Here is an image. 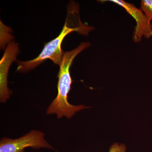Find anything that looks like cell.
<instances>
[{
  "instance_id": "obj_1",
  "label": "cell",
  "mask_w": 152,
  "mask_h": 152,
  "mask_svg": "<svg viewBox=\"0 0 152 152\" xmlns=\"http://www.w3.org/2000/svg\"><path fill=\"white\" fill-rule=\"evenodd\" d=\"M94 29L82 23L79 14V7L74 1L70 3L67 8V13L64 25L58 37L45 44L44 49L35 58L26 61H18L17 70L21 73L26 72L33 69L47 59L51 60L55 64L60 65L64 53L61 49V45L65 37L70 33L75 31L80 34L88 35Z\"/></svg>"
},
{
  "instance_id": "obj_2",
  "label": "cell",
  "mask_w": 152,
  "mask_h": 152,
  "mask_svg": "<svg viewBox=\"0 0 152 152\" xmlns=\"http://www.w3.org/2000/svg\"><path fill=\"white\" fill-rule=\"evenodd\" d=\"M90 45L88 42L82 43L76 48L64 54L58 75V94L48 108L47 114H56L58 118L64 116L70 118L76 112L87 108L82 105L71 104L68 101V95L72 83L70 72L71 66L75 57Z\"/></svg>"
},
{
  "instance_id": "obj_3",
  "label": "cell",
  "mask_w": 152,
  "mask_h": 152,
  "mask_svg": "<svg viewBox=\"0 0 152 152\" xmlns=\"http://www.w3.org/2000/svg\"><path fill=\"white\" fill-rule=\"evenodd\" d=\"M44 134L40 131H32L17 139L3 138L0 142V152H24L26 148H41L54 149L44 138Z\"/></svg>"
},
{
  "instance_id": "obj_4",
  "label": "cell",
  "mask_w": 152,
  "mask_h": 152,
  "mask_svg": "<svg viewBox=\"0 0 152 152\" xmlns=\"http://www.w3.org/2000/svg\"><path fill=\"white\" fill-rule=\"evenodd\" d=\"M122 7L127 12L134 18L136 22L133 35V40L135 43L139 42L142 37L147 39L152 37V24L140 9H138L131 3L123 0H108Z\"/></svg>"
},
{
  "instance_id": "obj_5",
  "label": "cell",
  "mask_w": 152,
  "mask_h": 152,
  "mask_svg": "<svg viewBox=\"0 0 152 152\" xmlns=\"http://www.w3.org/2000/svg\"><path fill=\"white\" fill-rule=\"evenodd\" d=\"M18 44L12 41L7 47L0 61V99L1 103L5 102L12 92L8 87L7 77L12 62L16 60L18 54Z\"/></svg>"
},
{
  "instance_id": "obj_6",
  "label": "cell",
  "mask_w": 152,
  "mask_h": 152,
  "mask_svg": "<svg viewBox=\"0 0 152 152\" xmlns=\"http://www.w3.org/2000/svg\"><path fill=\"white\" fill-rule=\"evenodd\" d=\"M10 29L5 26L1 21V48L3 49L6 46V45L12 42L13 37L10 34Z\"/></svg>"
},
{
  "instance_id": "obj_7",
  "label": "cell",
  "mask_w": 152,
  "mask_h": 152,
  "mask_svg": "<svg viewBox=\"0 0 152 152\" xmlns=\"http://www.w3.org/2000/svg\"><path fill=\"white\" fill-rule=\"evenodd\" d=\"M140 10L148 19L152 20V0H142L140 3Z\"/></svg>"
},
{
  "instance_id": "obj_8",
  "label": "cell",
  "mask_w": 152,
  "mask_h": 152,
  "mask_svg": "<svg viewBox=\"0 0 152 152\" xmlns=\"http://www.w3.org/2000/svg\"><path fill=\"white\" fill-rule=\"evenodd\" d=\"M126 148L124 144L115 143L110 148L109 152H126Z\"/></svg>"
}]
</instances>
